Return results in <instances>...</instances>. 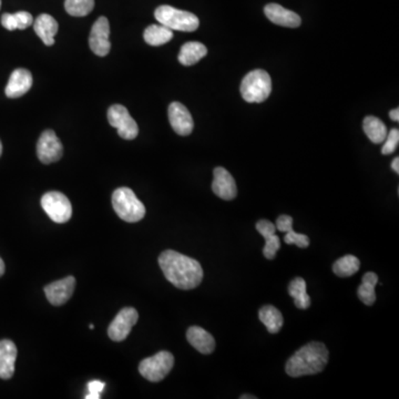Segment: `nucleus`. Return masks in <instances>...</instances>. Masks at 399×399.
<instances>
[{"label": "nucleus", "mask_w": 399, "mask_h": 399, "mask_svg": "<svg viewBox=\"0 0 399 399\" xmlns=\"http://www.w3.org/2000/svg\"><path fill=\"white\" fill-rule=\"evenodd\" d=\"M159 265L165 279L180 290H193L202 282L201 264L181 253L164 251L159 256Z\"/></svg>", "instance_id": "1"}, {"label": "nucleus", "mask_w": 399, "mask_h": 399, "mask_svg": "<svg viewBox=\"0 0 399 399\" xmlns=\"http://www.w3.org/2000/svg\"><path fill=\"white\" fill-rule=\"evenodd\" d=\"M328 362V347L319 342H311L288 358L285 370L290 377L315 375L324 370Z\"/></svg>", "instance_id": "2"}, {"label": "nucleus", "mask_w": 399, "mask_h": 399, "mask_svg": "<svg viewBox=\"0 0 399 399\" xmlns=\"http://www.w3.org/2000/svg\"><path fill=\"white\" fill-rule=\"evenodd\" d=\"M112 206L123 221L136 223L146 216V206L129 188H119L112 195Z\"/></svg>", "instance_id": "3"}, {"label": "nucleus", "mask_w": 399, "mask_h": 399, "mask_svg": "<svg viewBox=\"0 0 399 399\" xmlns=\"http://www.w3.org/2000/svg\"><path fill=\"white\" fill-rule=\"evenodd\" d=\"M272 92V79L265 70L256 69L248 72L241 83V94L248 104H261Z\"/></svg>", "instance_id": "4"}, {"label": "nucleus", "mask_w": 399, "mask_h": 399, "mask_svg": "<svg viewBox=\"0 0 399 399\" xmlns=\"http://www.w3.org/2000/svg\"><path fill=\"white\" fill-rule=\"evenodd\" d=\"M155 17L160 24L171 30L178 31H195L199 28L200 20L195 13L180 10L171 6H160L155 9Z\"/></svg>", "instance_id": "5"}, {"label": "nucleus", "mask_w": 399, "mask_h": 399, "mask_svg": "<svg viewBox=\"0 0 399 399\" xmlns=\"http://www.w3.org/2000/svg\"><path fill=\"white\" fill-rule=\"evenodd\" d=\"M174 365V357L170 351H161L153 356L144 358L139 365V372L142 377L152 383L164 379Z\"/></svg>", "instance_id": "6"}, {"label": "nucleus", "mask_w": 399, "mask_h": 399, "mask_svg": "<svg viewBox=\"0 0 399 399\" xmlns=\"http://www.w3.org/2000/svg\"><path fill=\"white\" fill-rule=\"evenodd\" d=\"M41 206L47 216L56 223L64 224L71 218V203L62 192L51 191L46 193L41 197Z\"/></svg>", "instance_id": "7"}, {"label": "nucleus", "mask_w": 399, "mask_h": 399, "mask_svg": "<svg viewBox=\"0 0 399 399\" xmlns=\"http://www.w3.org/2000/svg\"><path fill=\"white\" fill-rule=\"evenodd\" d=\"M108 121L125 140H133L139 134V127L128 109L121 104H113L108 110Z\"/></svg>", "instance_id": "8"}, {"label": "nucleus", "mask_w": 399, "mask_h": 399, "mask_svg": "<svg viewBox=\"0 0 399 399\" xmlns=\"http://www.w3.org/2000/svg\"><path fill=\"white\" fill-rule=\"evenodd\" d=\"M62 155H64V148L55 131H43L37 144V155L40 162H43V164L57 162L62 159Z\"/></svg>", "instance_id": "9"}, {"label": "nucleus", "mask_w": 399, "mask_h": 399, "mask_svg": "<svg viewBox=\"0 0 399 399\" xmlns=\"http://www.w3.org/2000/svg\"><path fill=\"white\" fill-rule=\"evenodd\" d=\"M139 319L138 311L133 307H125L118 313L108 328V335L113 342H122L128 337L133 326Z\"/></svg>", "instance_id": "10"}, {"label": "nucleus", "mask_w": 399, "mask_h": 399, "mask_svg": "<svg viewBox=\"0 0 399 399\" xmlns=\"http://www.w3.org/2000/svg\"><path fill=\"white\" fill-rule=\"evenodd\" d=\"M110 24L106 17H100L93 24L91 28L89 46L93 53L97 56L104 57L110 52L111 43H110Z\"/></svg>", "instance_id": "11"}, {"label": "nucleus", "mask_w": 399, "mask_h": 399, "mask_svg": "<svg viewBox=\"0 0 399 399\" xmlns=\"http://www.w3.org/2000/svg\"><path fill=\"white\" fill-rule=\"evenodd\" d=\"M169 121L173 130L178 133V136H189L193 131L195 122L189 110L186 109L184 104L180 102H172L169 106Z\"/></svg>", "instance_id": "12"}, {"label": "nucleus", "mask_w": 399, "mask_h": 399, "mask_svg": "<svg viewBox=\"0 0 399 399\" xmlns=\"http://www.w3.org/2000/svg\"><path fill=\"white\" fill-rule=\"evenodd\" d=\"M75 277L68 276L47 285L43 290L51 305L62 306L69 301L72 294L75 292Z\"/></svg>", "instance_id": "13"}, {"label": "nucleus", "mask_w": 399, "mask_h": 399, "mask_svg": "<svg viewBox=\"0 0 399 399\" xmlns=\"http://www.w3.org/2000/svg\"><path fill=\"white\" fill-rule=\"evenodd\" d=\"M214 180H213L212 190L214 195L221 197L225 201H231L235 199L237 195V183L231 173L226 169L218 168L214 169Z\"/></svg>", "instance_id": "14"}, {"label": "nucleus", "mask_w": 399, "mask_h": 399, "mask_svg": "<svg viewBox=\"0 0 399 399\" xmlns=\"http://www.w3.org/2000/svg\"><path fill=\"white\" fill-rule=\"evenodd\" d=\"M265 16L273 24L279 26L288 27V28H298L301 26L302 19L294 11L284 8L279 4H269L264 8Z\"/></svg>", "instance_id": "15"}, {"label": "nucleus", "mask_w": 399, "mask_h": 399, "mask_svg": "<svg viewBox=\"0 0 399 399\" xmlns=\"http://www.w3.org/2000/svg\"><path fill=\"white\" fill-rule=\"evenodd\" d=\"M32 85V76L29 70H15L9 78L8 83L5 89L6 96L8 98L16 99L22 97L30 90Z\"/></svg>", "instance_id": "16"}, {"label": "nucleus", "mask_w": 399, "mask_h": 399, "mask_svg": "<svg viewBox=\"0 0 399 399\" xmlns=\"http://www.w3.org/2000/svg\"><path fill=\"white\" fill-rule=\"evenodd\" d=\"M256 230L265 239V246L263 248L264 256L267 260H273L276 255L277 251L281 248V241H279V237L275 234L276 226L267 220H261L256 223Z\"/></svg>", "instance_id": "17"}, {"label": "nucleus", "mask_w": 399, "mask_h": 399, "mask_svg": "<svg viewBox=\"0 0 399 399\" xmlns=\"http://www.w3.org/2000/svg\"><path fill=\"white\" fill-rule=\"evenodd\" d=\"M17 347L9 340L0 341V378L10 379L15 374Z\"/></svg>", "instance_id": "18"}, {"label": "nucleus", "mask_w": 399, "mask_h": 399, "mask_svg": "<svg viewBox=\"0 0 399 399\" xmlns=\"http://www.w3.org/2000/svg\"><path fill=\"white\" fill-rule=\"evenodd\" d=\"M188 342L201 354L209 355L216 349V340L210 332L199 326H192L186 332Z\"/></svg>", "instance_id": "19"}, {"label": "nucleus", "mask_w": 399, "mask_h": 399, "mask_svg": "<svg viewBox=\"0 0 399 399\" xmlns=\"http://www.w3.org/2000/svg\"><path fill=\"white\" fill-rule=\"evenodd\" d=\"M58 28L56 19L47 13L40 15L34 22V29L36 34L40 39L43 40L46 46H52L55 43V36L58 32Z\"/></svg>", "instance_id": "20"}, {"label": "nucleus", "mask_w": 399, "mask_h": 399, "mask_svg": "<svg viewBox=\"0 0 399 399\" xmlns=\"http://www.w3.org/2000/svg\"><path fill=\"white\" fill-rule=\"evenodd\" d=\"M208 55V49L203 43L191 41L182 46L178 53V62L183 66H189L199 62L201 59Z\"/></svg>", "instance_id": "21"}, {"label": "nucleus", "mask_w": 399, "mask_h": 399, "mask_svg": "<svg viewBox=\"0 0 399 399\" xmlns=\"http://www.w3.org/2000/svg\"><path fill=\"white\" fill-rule=\"evenodd\" d=\"M363 129L372 144H379L385 141L386 136H387V128L379 118L372 117V115L365 118Z\"/></svg>", "instance_id": "22"}, {"label": "nucleus", "mask_w": 399, "mask_h": 399, "mask_svg": "<svg viewBox=\"0 0 399 399\" xmlns=\"http://www.w3.org/2000/svg\"><path fill=\"white\" fill-rule=\"evenodd\" d=\"M258 317L271 334H276L282 328V313L274 306L265 305L261 307L258 311Z\"/></svg>", "instance_id": "23"}, {"label": "nucleus", "mask_w": 399, "mask_h": 399, "mask_svg": "<svg viewBox=\"0 0 399 399\" xmlns=\"http://www.w3.org/2000/svg\"><path fill=\"white\" fill-rule=\"evenodd\" d=\"M305 279L296 277L288 285V293L294 300V304L300 309H307L311 306V298L307 294Z\"/></svg>", "instance_id": "24"}, {"label": "nucleus", "mask_w": 399, "mask_h": 399, "mask_svg": "<svg viewBox=\"0 0 399 399\" xmlns=\"http://www.w3.org/2000/svg\"><path fill=\"white\" fill-rule=\"evenodd\" d=\"M144 38L148 45L157 47L171 41L173 31L163 24H151L144 30Z\"/></svg>", "instance_id": "25"}, {"label": "nucleus", "mask_w": 399, "mask_h": 399, "mask_svg": "<svg viewBox=\"0 0 399 399\" xmlns=\"http://www.w3.org/2000/svg\"><path fill=\"white\" fill-rule=\"evenodd\" d=\"M378 283V276L372 272H368L363 276V282L357 290L358 298L365 305L370 306L375 303V286Z\"/></svg>", "instance_id": "26"}, {"label": "nucleus", "mask_w": 399, "mask_h": 399, "mask_svg": "<svg viewBox=\"0 0 399 399\" xmlns=\"http://www.w3.org/2000/svg\"><path fill=\"white\" fill-rule=\"evenodd\" d=\"M360 267V262L354 255H345L338 258L332 265V272L340 277H349L356 274Z\"/></svg>", "instance_id": "27"}, {"label": "nucleus", "mask_w": 399, "mask_h": 399, "mask_svg": "<svg viewBox=\"0 0 399 399\" xmlns=\"http://www.w3.org/2000/svg\"><path fill=\"white\" fill-rule=\"evenodd\" d=\"M94 0H66L64 8L70 16L85 17L92 11Z\"/></svg>", "instance_id": "28"}, {"label": "nucleus", "mask_w": 399, "mask_h": 399, "mask_svg": "<svg viewBox=\"0 0 399 399\" xmlns=\"http://www.w3.org/2000/svg\"><path fill=\"white\" fill-rule=\"evenodd\" d=\"M285 233L286 235L284 237V242L286 244H294L301 248H309V239L306 235L296 233V232L293 231V227Z\"/></svg>", "instance_id": "29"}, {"label": "nucleus", "mask_w": 399, "mask_h": 399, "mask_svg": "<svg viewBox=\"0 0 399 399\" xmlns=\"http://www.w3.org/2000/svg\"><path fill=\"white\" fill-rule=\"evenodd\" d=\"M386 142L384 144L383 149H382V153L384 155H391L395 150L397 149L399 144V130L398 129H391V132H389L387 139H385Z\"/></svg>", "instance_id": "30"}, {"label": "nucleus", "mask_w": 399, "mask_h": 399, "mask_svg": "<svg viewBox=\"0 0 399 399\" xmlns=\"http://www.w3.org/2000/svg\"><path fill=\"white\" fill-rule=\"evenodd\" d=\"M13 16L16 18L17 29L24 30L34 24V18L27 11H18V13H13Z\"/></svg>", "instance_id": "31"}, {"label": "nucleus", "mask_w": 399, "mask_h": 399, "mask_svg": "<svg viewBox=\"0 0 399 399\" xmlns=\"http://www.w3.org/2000/svg\"><path fill=\"white\" fill-rule=\"evenodd\" d=\"M106 384L100 381H92L88 384L89 394L85 397V399L102 398V393L104 389Z\"/></svg>", "instance_id": "32"}, {"label": "nucleus", "mask_w": 399, "mask_h": 399, "mask_svg": "<svg viewBox=\"0 0 399 399\" xmlns=\"http://www.w3.org/2000/svg\"><path fill=\"white\" fill-rule=\"evenodd\" d=\"M276 230L279 232H288L293 227V218L290 216H279L276 220Z\"/></svg>", "instance_id": "33"}, {"label": "nucleus", "mask_w": 399, "mask_h": 399, "mask_svg": "<svg viewBox=\"0 0 399 399\" xmlns=\"http://www.w3.org/2000/svg\"><path fill=\"white\" fill-rule=\"evenodd\" d=\"M1 24L5 27L6 29L10 30V31L16 30L17 22L13 13H4L1 17Z\"/></svg>", "instance_id": "34"}, {"label": "nucleus", "mask_w": 399, "mask_h": 399, "mask_svg": "<svg viewBox=\"0 0 399 399\" xmlns=\"http://www.w3.org/2000/svg\"><path fill=\"white\" fill-rule=\"evenodd\" d=\"M389 117L393 121H396L398 122L399 121V110L398 109H393L391 112H389Z\"/></svg>", "instance_id": "35"}, {"label": "nucleus", "mask_w": 399, "mask_h": 399, "mask_svg": "<svg viewBox=\"0 0 399 399\" xmlns=\"http://www.w3.org/2000/svg\"><path fill=\"white\" fill-rule=\"evenodd\" d=\"M391 168H393V170L395 171V172L397 173V174H398L399 173V158L396 157L394 159V161H393V163H391Z\"/></svg>", "instance_id": "36"}, {"label": "nucleus", "mask_w": 399, "mask_h": 399, "mask_svg": "<svg viewBox=\"0 0 399 399\" xmlns=\"http://www.w3.org/2000/svg\"><path fill=\"white\" fill-rule=\"evenodd\" d=\"M4 273H5V263L3 258H0V277L3 276Z\"/></svg>", "instance_id": "37"}, {"label": "nucleus", "mask_w": 399, "mask_h": 399, "mask_svg": "<svg viewBox=\"0 0 399 399\" xmlns=\"http://www.w3.org/2000/svg\"><path fill=\"white\" fill-rule=\"evenodd\" d=\"M239 398L241 399H255L256 397L255 396H252V395H243V396L239 397Z\"/></svg>", "instance_id": "38"}, {"label": "nucleus", "mask_w": 399, "mask_h": 399, "mask_svg": "<svg viewBox=\"0 0 399 399\" xmlns=\"http://www.w3.org/2000/svg\"><path fill=\"white\" fill-rule=\"evenodd\" d=\"M1 155H3V144L0 141V157H1Z\"/></svg>", "instance_id": "39"}, {"label": "nucleus", "mask_w": 399, "mask_h": 399, "mask_svg": "<svg viewBox=\"0 0 399 399\" xmlns=\"http://www.w3.org/2000/svg\"><path fill=\"white\" fill-rule=\"evenodd\" d=\"M89 328H90V330H93V328H94V326H93L92 324L89 325Z\"/></svg>", "instance_id": "40"}, {"label": "nucleus", "mask_w": 399, "mask_h": 399, "mask_svg": "<svg viewBox=\"0 0 399 399\" xmlns=\"http://www.w3.org/2000/svg\"><path fill=\"white\" fill-rule=\"evenodd\" d=\"M0 7H1V0H0Z\"/></svg>", "instance_id": "41"}]
</instances>
